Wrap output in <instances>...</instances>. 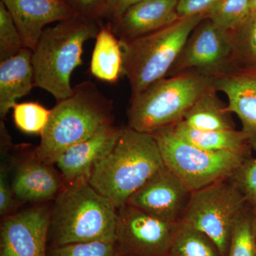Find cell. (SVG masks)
<instances>
[{
	"label": "cell",
	"mask_w": 256,
	"mask_h": 256,
	"mask_svg": "<svg viewBox=\"0 0 256 256\" xmlns=\"http://www.w3.org/2000/svg\"><path fill=\"white\" fill-rule=\"evenodd\" d=\"M90 72L102 82L114 84L124 75V53L118 38L108 22L102 24L96 37Z\"/></svg>",
	"instance_id": "obj_20"
},
{
	"label": "cell",
	"mask_w": 256,
	"mask_h": 256,
	"mask_svg": "<svg viewBox=\"0 0 256 256\" xmlns=\"http://www.w3.org/2000/svg\"><path fill=\"white\" fill-rule=\"evenodd\" d=\"M214 87L226 96L228 110L238 116L256 152V66H236L214 77Z\"/></svg>",
	"instance_id": "obj_13"
},
{
	"label": "cell",
	"mask_w": 256,
	"mask_h": 256,
	"mask_svg": "<svg viewBox=\"0 0 256 256\" xmlns=\"http://www.w3.org/2000/svg\"><path fill=\"white\" fill-rule=\"evenodd\" d=\"M232 180L244 194L248 203L256 206V158H248L236 171Z\"/></svg>",
	"instance_id": "obj_29"
},
{
	"label": "cell",
	"mask_w": 256,
	"mask_h": 256,
	"mask_svg": "<svg viewBox=\"0 0 256 256\" xmlns=\"http://www.w3.org/2000/svg\"><path fill=\"white\" fill-rule=\"evenodd\" d=\"M32 50L23 48L11 58L0 62V118L4 120L18 99L35 88Z\"/></svg>",
	"instance_id": "obj_18"
},
{
	"label": "cell",
	"mask_w": 256,
	"mask_h": 256,
	"mask_svg": "<svg viewBox=\"0 0 256 256\" xmlns=\"http://www.w3.org/2000/svg\"><path fill=\"white\" fill-rule=\"evenodd\" d=\"M248 203L230 178L192 192L182 222L201 230L226 256L236 220Z\"/></svg>",
	"instance_id": "obj_8"
},
{
	"label": "cell",
	"mask_w": 256,
	"mask_h": 256,
	"mask_svg": "<svg viewBox=\"0 0 256 256\" xmlns=\"http://www.w3.org/2000/svg\"><path fill=\"white\" fill-rule=\"evenodd\" d=\"M14 20L24 46L33 50L47 25L76 15L63 0H1Z\"/></svg>",
	"instance_id": "obj_14"
},
{
	"label": "cell",
	"mask_w": 256,
	"mask_h": 256,
	"mask_svg": "<svg viewBox=\"0 0 256 256\" xmlns=\"http://www.w3.org/2000/svg\"><path fill=\"white\" fill-rule=\"evenodd\" d=\"M192 192L166 166L128 200L127 204L171 222H180Z\"/></svg>",
	"instance_id": "obj_12"
},
{
	"label": "cell",
	"mask_w": 256,
	"mask_h": 256,
	"mask_svg": "<svg viewBox=\"0 0 256 256\" xmlns=\"http://www.w3.org/2000/svg\"><path fill=\"white\" fill-rule=\"evenodd\" d=\"M23 48L22 38L14 20L0 1V62L14 56Z\"/></svg>",
	"instance_id": "obj_27"
},
{
	"label": "cell",
	"mask_w": 256,
	"mask_h": 256,
	"mask_svg": "<svg viewBox=\"0 0 256 256\" xmlns=\"http://www.w3.org/2000/svg\"><path fill=\"white\" fill-rule=\"evenodd\" d=\"M214 87L210 88L185 114L183 120L201 130L236 129L232 114L217 95Z\"/></svg>",
	"instance_id": "obj_21"
},
{
	"label": "cell",
	"mask_w": 256,
	"mask_h": 256,
	"mask_svg": "<svg viewBox=\"0 0 256 256\" xmlns=\"http://www.w3.org/2000/svg\"><path fill=\"white\" fill-rule=\"evenodd\" d=\"M117 256H122V255H120V254H118Z\"/></svg>",
	"instance_id": "obj_36"
},
{
	"label": "cell",
	"mask_w": 256,
	"mask_h": 256,
	"mask_svg": "<svg viewBox=\"0 0 256 256\" xmlns=\"http://www.w3.org/2000/svg\"><path fill=\"white\" fill-rule=\"evenodd\" d=\"M250 14V0H220L207 14L220 28L234 31Z\"/></svg>",
	"instance_id": "obj_26"
},
{
	"label": "cell",
	"mask_w": 256,
	"mask_h": 256,
	"mask_svg": "<svg viewBox=\"0 0 256 256\" xmlns=\"http://www.w3.org/2000/svg\"><path fill=\"white\" fill-rule=\"evenodd\" d=\"M214 77L196 72H185L153 82L130 98L127 112L128 128L152 133L174 126L206 90Z\"/></svg>",
	"instance_id": "obj_5"
},
{
	"label": "cell",
	"mask_w": 256,
	"mask_h": 256,
	"mask_svg": "<svg viewBox=\"0 0 256 256\" xmlns=\"http://www.w3.org/2000/svg\"><path fill=\"white\" fill-rule=\"evenodd\" d=\"M180 222H171L130 205L118 210L116 246L124 256H166Z\"/></svg>",
	"instance_id": "obj_10"
},
{
	"label": "cell",
	"mask_w": 256,
	"mask_h": 256,
	"mask_svg": "<svg viewBox=\"0 0 256 256\" xmlns=\"http://www.w3.org/2000/svg\"><path fill=\"white\" fill-rule=\"evenodd\" d=\"M121 129L114 124L104 126L92 137L69 148L56 162L66 182L88 178L95 165L112 149Z\"/></svg>",
	"instance_id": "obj_16"
},
{
	"label": "cell",
	"mask_w": 256,
	"mask_h": 256,
	"mask_svg": "<svg viewBox=\"0 0 256 256\" xmlns=\"http://www.w3.org/2000/svg\"><path fill=\"white\" fill-rule=\"evenodd\" d=\"M166 256H222L218 247L204 233L180 220Z\"/></svg>",
	"instance_id": "obj_22"
},
{
	"label": "cell",
	"mask_w": 256,
	"mask_h": 256,
	"mask_svg": "<svg viewBox=\"0 0 256 256\" xmlns=\"http://www.w3.org/2000/svg\"><path fill=\"white\" fill-rule=\"evenodd\" d=\"M102 25L100 20L76 14L45 28L32 50L35 88L50 92L57 102L72 95L70 78L82 65L84 45L96 38Z\"/></svg>",
	"instance_id": "obj_3"
},
{
	"label": "cell",
	"mask_w": 256,
	"mask_h": 256,
	"mask_svg": "<svg viewBox=\"0 0 256 256\" xmlns=\"http://www.w3.org/2000/svg\"><path fill=\"white\" fill-rule=\"evenodd\" d=\"M252 206V229H254V237L256 242V206Z\"/></svg>",
	"instance_id": "obj_34"
},
{
	"label": "cell",
	"mask_w": 256,
	"mask_h": 256,
	"mask_svg": "<svg viewBox=\"0 0 256 256\" xmlns=\"http://www.w3.org/2000/svg\"><path fill=\"white\" fill-rule=\"evenodd\" d=\"M164 166L156 138L128 127L95 165L88 182L118 210Z\"/></svg>",
	"instance_id": "obj_1"
},
{
	"label": "cell",
	"mask_w": 256,
	"mask_h": 256,
	"mask_svg": "<svg viewBox=\"0 0 256 256\" xmlns=\"http://www.w3.org/2000/svg\"><path fill=\"white\" fill-rule=\"evenodd\" d=\"M63 176L52 164L43 162L32 154L15 173L12 188L16 200L24 202H40L58 196L64 188Z\"/></svg>",
	"instance_id": "obj_17"
},
{
	"label": "cell",
	"mask_w": 256,
	"mask_h": 256,
	"mask_svg": "<svg viewBox=\"0 0 256 256\" xmlns=\"http://www.w3.org/2000/svg\"><path fill=\"white\" fill-rule=\"evenodd\" d=\"M206 18V14H200L180 18L146 36L120 42L124 76L129 80L131 98L168 76L192 31Z\"/></svg>",
	"instance_id": "obj_6"
},
{
	"label": "cell",
	"mask_w": 256,
	"mask_h": 256,
	"mask_svg": "<svg viewBox=\"0 0 256 256\" xmlns=\"http://www.w3.org/2000/svg\"><path fill=\"white\" fill-rule=\"evenodd\" d=\"M142 1L144 0H109L102 14V20L110 22L124 14L130 6Z\"/></svg>",
	"instance_id": "obj_33"
},
{
	"label": "cell",
	"mask_w": 256,
	"mask_h": 256,
	"mask_svg": "<svg viewBox=\"0 0 256 256\" xmlns=\"http://www.w3.org/2000/svg\"><path fill=\"white\" fill-rule=\"evenodd\" d=\"M220 0H178V12L180 18L208 14Z\"/></svg>",
	"instance_id": "obj_31"
},
{
	"label": "cell",
	"mask_w": 256,
	"mask_h": 256,
	"mask_svg": "<svg viewBox=\"0 0 256 256\" xmlns=\"http://www.w3.org/2000/svg\"><path fill=\"white\" fill-rule=\"evenodd\" d=\"M230 33L236 66H256V14Z\"/></svg>",
	"instance_id": "obj_23"
},
{
	"label": "cell",
	"mask_w": 256,
	"mask_h": 256,
	"mask_svg": "<svg viewBox=\"0 0 256 256\" xmlns=\"http://www.w3.org/2000/svg\"><path fill=\"white\" fill-rule=\"evenodd\" d=\"M118 208L86 178L67 182L55 198L50 235L52 246L116 242Z\"/></svg>",
	"instance_id": "obj_4"
},
{
	"label": "cell",
	"mask_w": 256,
	"mask_h": 256,
	"mask_svg": "<svg viewBox=\"0 0 256 256\" xmlns=\"http://www.w3.org/2000/svg\"><path fill=\"white\" fill-rule=\"evenodd\" d=\"M52 210L34 206L2 220L0 256H48Z\"/></svg>",
	"instance_id": "obj_11"
},
{
	"label": "cell",
	"mask_w": 256,
	"mask_h": 256,
	"mask_svg": "<svg viewBox=\"0 0 256 256\" xmlns=\"http://www.w3.org/2000/svg\"><path fill=\"white\" fill-rule=\"evenodd\" d=\"M178 0H144L130 6L109 23L120 41L127 42L158 31L180 20Z\"/></svg>",
	"instance_id": "obj_15"
},
{
	"label": "cell",
	"mask_w": 256,
	"mask_h": 256,
	"mask_svg": "<svg viewBox=\"0 0 256 256\" xmlns=\"http://www.w3.org/2000/svg\"><path fill=\"white\" fill-rule=\"evenodd\" d=\"M116 242L108 240L77 242L52 247L48 256H117Z\"/></svg>",
	"instance_id": "obj_28"
},
{
	"label": "cell",
	"mask_w": 256,
	"mask_h": 256,
	"mask_svg": "<svg viewBox=\"0 0 256 256\" xmlns=\"http://www.w3.org/2000/svg\"><path fill=\"white\" fill-rule=\"evenodd\" d=\"M235 67L230 32L206 18L192 31L168 76L192 70L215 77Z\"/></svg>",
	"instance_id": "obj_9"
},
{
	"label": "cell",
	"mask_w": 256,
	"mask_h": 256,
	"mask_svg": "<svg viewBox=\"0 0 256 256\" xmlns=\"http://www.w3.org/2000/svg\"><path fill=\"white\" fill-rule=\"evenodd\" d=\"M250 14H256V0H250Z\"/></svg>",
	"instance_id": "obj_35"
},
{
	"label": "cell",
	"mask_w": 256,
	"mask_h": 256,
	"mask_svg": "<svg viewBox=\"0 0 256 256\" xmlns=\"http://www.w3.org/2000/svg\"><path fill=\"white\" fill-rule=\"evenodd\" d=\"M151 134L158 143L165 166L192 192L230 178L250 158L230 152L205 150L178 137L172 126Z\"/></svg>",
	"instance_id": "obj_7"
},
{
	"label": "cell",
	"mask_w": 256,
	"mask_h": 256,
	"mask_svg": "<svg viewBox=\"0 0 256 256\" xmlns=\"http://www.w3.org/2000/svg\"><path fill=\"white\" fill-rule=\"evenodd\" d=\"M226 256H256L252 206L249 204L236 220Z\"/></svg>",
	"instance_id": "obj_24"
},
{
	"label": "cell",
	"mask_w": 256,
	"mask_h": 256,
	"mask_svg": "<svg viewBox=\"0 0 256 256\" xmlns=\"http://www.w3.org/2000/svg\"><path fill=\"white\" fill-rule=\"evenodd\" d=\"M12 110L15 126L21 132L41 136L50 120V110L36 102H18Z\"/></svg>",
	"instance_id": "obj_25"
},
{
	"label": "cell",
	"mask_w": 256,
	"mask_h": 256,
	"mask_svg": "<svg viewBox=\"0 0 256 256\" xmlns=\"http://www.w3.org/2000/svg\"><path fill=\"white\" fill-rule=\"evenodd\" d=\"M172 128L178 137L205 150L230 152L252 156V146L242 130H201L188 126L184 120L172 126Z\"/></svg>",
	"instance_id": "obj_19"
},
{
	"label": "cell",
	"mask_w": 256,
	"mask_h": 256,
	"mask_svg": "<svg viewBox=\"0 0 256 256\" xmlns=\"http://www.w3.org/2000/svg\"><path fill=\"white\" fill-rule=\"evenodd\" d=\"M2 164L0 171V214L4 216L11 212L14 206L15 197L12 184L8 180V172L9 168Z\"/></svg>",
	"instance_id": "obj_32"
},
{
	"label": "cell",
	"mask_w": 256,
	"mask_h": 256,
	"mask_svg": "<svg viewBox=\"0 0 256 256\" xmlns=\"http://www.w3.org/2000/svg\"><path fill=\"white\" fill-rule=\"evenodd\" d=\"M77 14L102 21L109 0H63Z\"/></svg>",
	"instance_id": "obj_30"
},
{
	"label": "cell",
	"mask_w": 256,
	"mask_h": 256,
	"mask_svg": "<svg viewBox=\"0 0 256 256\" xmlns=\"http://www.w3.org/2000/svg\"><path fill=\"white\" fill-rule=\"evenodd\" d=\"M114 102L90 80L74 87L72 95L57 102L50 110L48 124L33 154L48 164L56 162L69 148L114 124Z\"/></svg>",
	"instance_id": "obj_2"
}]
</instances>
